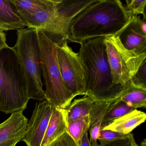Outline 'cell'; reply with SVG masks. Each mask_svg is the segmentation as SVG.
<instances>
[{"label": "cell", "mask_w": 146, "mask_h": 146, "mask_svg": "<svg viewBox=\"0 0 146 146\" xmlns=\"http://www.w3.org/2000/svg\"><path fill=\"white\" fill-rule=\"evenodd\" d=\"M88 131H86L84 135L80 146H91L88 136Z\"/></svg>", "instance_id": "cell-28"}, {"label": "cell", "mask_w": 146, "mask_h": 146, "mask_svg": "<svg viewBox=\"0 0 146 146\" xmlns=\"http://www.w3.org/2000/svg\"><path fill=\"white\" fill-rule=\"evenodd\" d=\"M131 18L119 0H96L70 24L67 42L80 43L88 39L118 36Z\"/></svg>", "instance_id": "cell-1"}, {"label": "cell", "mask_w": 146, "mask_h": 146, "mask_svg": "<svg viewBox=\"0 0 146 146\" xmlns=\"http://www.w3.org/2000/svg\"><path fill=\"white\" fill-rule=\"evenodd\" d=\"M67 41L58 46L57 58L63 81L74 97L85 95V80L82 64L78 53L68 45Z\"/></svg>", "instance_id": "cell-7"}, {"label": "cell", "mask_w": 146, "mask_h": 146, "mask_svg": "<svg viewBox=\"0 0 146 146\" xmlns=\"http://www.w3.org/2000/svg\"><path fill=\"white\" fill-rule=\"evenodd\" d=\"M11 1L21 17L54 9L60 0H11Z\"/></svg>", "instance_id": "cell-16"}, {"label": "cell", "mask_w": 146, "mask_h": 146, "mask_svg": "<svg viewBox=\"0 0 146 146\" xmlns=\"http://www.w3.org/2000/svg\"><path fill=\"white\" fill-rule=\"evenodd\" d=\"M135 109H137L129 106L122 101L114 100L111 103L104 117L101 129L113 120L119 118Z\"/></svg>", "instance_id": "cell-20"}, {"label": "cell", "mask_w": 146, "mask_h": 146, "mask_svg": "<svg viewBox=\"0 0 146 146\" xmlns=\"http://www.w3.org/2000/svg\"><path fill=\"white\" fill-rule=\"evenodd\" d=\"M6 43V36L2 31L0 30V50L8 46Z\"/></svg>", "instance_id": "cell-27"}, {"label": "cell", "mask_w": 146, "mask_h": 146, "mask_svg": "<svg viewBox=\"0 0 146 146\" xmlns=\"http://www.w3.org/2000/svg\"><path fill=\"white\" fill-rule=\"evenodd\" d=\"M146 60L142 64L136 73L130 79L131 83L139 88L146 90Z\"/></svg>", "instance_id": "cell-24"}, {"label": "cell", "mask_w": 146, "mask_h": 146, "mask_svg": "<svg viewBox=\"0 0 146 146\" xmlns=\"http://www.w3.org/2000/svg\"><path fill=\"white\" fill-rule=\"evenodd\" d=\"M46 100L52 106L65 109L75 97L67 89L61 76L58 58V45L37 30Z\"/></svg>", "instance_id": "cell-4"}, {"label": "cell", "mask_w": 146, "mask_h": 146, "mask_svg": "<svg viewBox=\"0 0 146 146\" xmlns=\"http://www.w3.org/2000/svg\"><path fill=\"white\" fill-rule=\"evenodd\" d=\"M113 101H96L92 106L89 114L88 128L90 135V141L91 146L99 145L97 139L103 119Z\"/></svg>", "instance_id": "cell-15"}, {"label": "cell", "mask_w": 146, "mask_h": 146, "mask_svg": "<svg viewBox=\"0 0 146 146\" xmlns=\"http://www.w3.org/2000/svg\"><path fill=\"white\" fill-rule=\"evenodd\" d=\"M57 12V6L50 11L40 12L21 18L25 22L28 28L42 31L53 21L56 17Z\"/></svg>", "instance_id": "cell-19"}, {"label": "cell", "mask_w": 146, "mask_h": 146, "mask_svg": "<svg viewBox=\"0 0 146 146\" xmlns=\"http://www.w3.org/2000/svg\"><path fill=\"white\" fill-rule=\"evenodd\" d=\"M13 47L25 72L30 100H46L41 80L42 70L37 30L27 28L17 31V42Z\"/></svg>", "instance_id": "cell-5"}, {"label": "cell", "mask_w": 146, "mask_h": 146, "mask_svg": "<svg viewBox=\"0 0 146 146\" xmlns=\"http://www.w3.org/2000/svg\"><path fill=\"white\" fill-rule=\"evenodd\" d=\"M26 23L17 13L11 0H0V30L25 29Z\"/></svg>", "instance_id": "cell-14"}, {"label": "cell", "mask_w": 146, "mask_h": 146, "mask_svg": "<svg viewBox=\"0 0 146 146\" xmlns=\"http://www.w3.org/2000/svg\"><path fill=\"white\" fill-rule=\"evenodd\" d=\"M66 132L67 123L65 109L53 107L41 146H50L54 141Z\"/></svg>", "instance_id": "cell-12"}, {"label": "cell", "mask_w": 146, "mask_h": 146, "mask_svg": "<svg viewBox=\"0 0 146 146\" xmlns=\"http://www.w3.org/2000/svg\"><path fill=\"white\" fill-rule=\"evenodd\" d=\"M89 115L67 123V132L78 146H80L84 135L88 131Z\"/></svg>", "instance_id": "cell-21"}, {"label": "cell", "mask_w": 146, "mask_h": 146, "mask_svg": "<svg viewBox=\"0 0 146 146\" xmlns=\"http://www.w3.org/2000/svg\"><path fill=\"white\" fill-rule=\"evenodd\" d=\"M96 0H60L57 6V15L42 32L50 40L61 45L67 41L70 24L75 17Z\"/></svg>", "instance_id": "cell-8"}, {"label": "cell", "mask_w": 146, "mask_h": 146, "mask_svg": "<svg viewBox=\"0 0 146 146\" xmlns=\"http://www.w3.org/2000/svg\"><path fill=\"white\" fill-rule=\"evenodd\" d=\"M29 98L26 75L13 47L0 50V111L6 114L23 111Z\"/></svg>", "instance_id": "cell-3"}, {"label": "cell", "mask_w": 146, "mask_h": 146, "mask_svg": "<svg viewBox=\"0 0 146 146\" xmlns=\"http://www.w3.org/2000/svg\"><path fill=\"white\" fill-rule=\"evenodd\" d=\"M53 106L47 100L36 102L22 141L27 146H41Z\"/></svg>", "instance_id": "cell-9"}, {"label": "cell", "mask_w": 146, "mask_h": 146, "mask_svg": "<svg viewBox=\"0 0 146 146\" xmlns=\"http://www.w3.org/2000/svg\"><path fill=\"white\" fill-rule=\"evenodd\" d=\"M118 38L123 46L137 55L146 53V20L140 16L131 17Z\"/></svg>", "instance_id": "cell-10"}, {"label": "cell", "mask_w": 146, "mask_h": 146, "mask_svg": "<svg viewBox=\"0 0 146 146\" xmlns=\"http://www.w3.org/2000/svg\"><path fill=\"white\" fill-rule=\"evenodd\" d=\"M79 44L78 53L83 67L85 95L95 101L111 102L116 100L123 86L113 82L105 37L88 39Z\"/></svg>", "instance_id": "cell-2"}, {"label": "cell", "mask_w": 146, "mask_h": 146, "mask_svg": "<svg viewBox=\"0 0 146 146\" xmlns=\"http://www.w3.org/2000/svg\"><path fill=\"white\" fill-rule=\"evenodd\" d=\"M134 146H146V138L144 139V140L141 142V144L140 145L137 144L136 143H135L134 144Z\"/></svg>", "instance_id": "cell-29"}, {"label": "cell", "mask_w": 146, "mask_h": 146, "mask_svg": "<svg viewBox=\"0 0 146 146\" xmlns=\"http://www.w3.org/2000/svg\"><path fill=\"white\" fill-rule=\"evenodd\" d=\"M95 101L87 95L75 99L65 109L66 123H68L89 115L91 108Z\"/></svg>", "instance_id": "cell-18"}, {"label": "cell", "mask_w": 146, "mask_h": 146, "mask_svg": "<svg viewBox=\"0 0 146 146\" xmlns=\"http://www.w3.org/2000/svg\"><path fill=\"white\" fill-rule=\"evenodd\" d=\"M126 7H125L128 15L132 17L137 16L139 14H142L143 20H146V0H129L126 1Z\"/></svg>", "instance_id": "cell-22"}, {"label": "cell", "mask_w": 146, "mask_h": 146, "mask_svg": "<svg viewBox=\"0 0 146 146\" xmlns=\"http://www.w3.org/2000/svg\"><path fill=\"white\" fill-rule=\"evenodd\" d=\"M50 146H78L70 136L65 132Z\"/></svg>", "instance_id": "cell-26"}, {"label": "cell", "mask_w": 146, "mask_h": 146, "mask_svg": "<svg viewBox=\"0 0 146 146\" xmlns=\"http://www.w3.org/2000/svg\"><path fill=\"white\" fill-rule=\"evenodd\" d=\"M129 134L125 135L110 130L101 129L97 140H99L100 143L109 142L123 139L128 137Z\"/></svg>", "instance_id": "cell-23"}, {"label": "cell", "mask_w": 146, "mask_h": 146, "mask_svg": "<svg viewBox=\"0 0 146 146\" xmlns=\"http://www.w3.org/2000/svg\"><path fill=\"white\" fill-rule=\"evenodd\" d=\"M146 119L145 113L137 109L114 119L101 129H107L125 135L131 133L137 127L144 123Z\"/></svg>", "instance_id": "cell-13"}, {"label": "cell", "mask_w": 146, "mask_h": 146, "mask_svg": "<svg viewBox=\"0 0 146 146\" xmlns=\"http://www.w3.org/2000/svg\"><path fill=\"white\" fill-rule=\"evenodd\" d=\"M105 43L113 82L124 86L146 60V53L137 55L127 50L118 36L105 37Z\"/></svg>", "instance_id": "cell-6"}, {"label": "cell", "mask_w": 146, "mask_h": 146, "mask_svg": "<svg viewBox=\"0 0 146 146\" xmlns=\"http://www.w3.org/2000/svg\"><path fill=\"white\" fill-rule=\"evenodd\" d=\"M28 122L23 112L11 113L0 124V146H16L25 135Z\"/></svg>", "instance_id": "cell-11"}, {"label": "cell", "mask_w": 146, "mask_h": 146, "mask_svg": "<svg viewBox=\"0 0 146 146\" xmlns=\"http://www.w3.org/2000/svg\"><path fill=\"white\" fill-rule=\"evenodd\" d=\"M137 109L146 108V90L133 85L130 80L123 86L119 96L116 99Z\"/></svg>", "instance_id": "cell-17"}, {"label": "cell", "mask_w": 146, "mask_h": 146, "mask_svg": "<svg viewBox=\"0 0 146 146\" xmlns=\"http://www.w3.org/2000/svg\"><path fill=\"white\" fill-rule=\"evenodd\" d=\"M135 141L132 133H130L128 137L120 140L107 143H100L98 146H134Z\"/></svg>", "instance_id": "cell-25"}]
</instances>
